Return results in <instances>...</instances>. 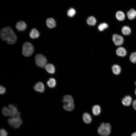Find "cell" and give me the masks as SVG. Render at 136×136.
<instances>
[{
  "label": "cell",
  "mask_w": 136,
  "mask_h": 136,
  "mask_svg": "<svg viewBox=\"0 0 136 136\" xmlns=\"http://www.w3.org/2000/svg\"><path fill=\"white\" fill-rule=\"evenodd\" d=\"M0 37L3 41H6L8 44L10 45L15 44L17 40L15 34L9 26L4 27L1 30Z\"/></svg>",
  "instance_id": "1"
},
{
  "label": "cell",
  "mask_w": 136,
  "mask_h": 136,
  "mask_svg": "<svg viewBox=\"0 0 136 136\" xmlns=\"http://www.w3.org/2000/svg\"><path fill=\"white\" fill-rule=\"evenodd\" d=\"M111 126L109 123H102L98 127L97 132L98 134L102 136H107L110 133Z\"/></svg>",
  "instance_id": "2"
},
{
  "label": "cell",
  "mask_w": 136,
  "mask_h": 136,
  "mask_svg": "<svg viewBox=\"0 0 136 136\" xmlns=\"http://www.w3.org/2000/svg\"><path fill=\"white\" fill-rule=\"evenodd\" d=\"M34 47L29 42H26L23 45L22 53L25 57H29L31 55L34 51Z\"/></svg>",
  "instance_id": "3"
},
{
  "label": "cell",
  "mask_w": 136,
  "mask_h": 136,
  "mask_svg": "<svg viewBox=\"0 0 136 136\" xmlns=\"http://www.w3.org/2000/svg\"><path fill=\"white\" fill-rule=\"evenodd\" d=\"M10 125L14 128H19L22 123V121L20 116L13 117L8 120Z\"/></svg>",
  "instance_id": "4"
},
{
  "label": "cell",
  "mask_w": 136,
  "mask_h": 136,
  "mask_svg": "<svg viewBox=\"0 0 136 136\" xmlns=\"http://www.w3.org/2000/svg\"><path fill=\"white\" fill-rule=\"evenodd\" d=\"M35 60L36 64L41 67H45L47 64V60L45 56L41 54L36 55Z\"/></svg>",
  "instance_id": "5"
},
{
  "label": "cell",
  "mask_w": 136,
  "mask_h": 136,
  "mask_svg": "<svg viewBox=\"0 0 136 136\" xmlns=\"http://www.w3.org/2000/svg\"><path fill=\"white\" fill-rule=\"evenodd\" d=\"M113 41L114 44L116 46L121 45L123 43V37L117 34H114L113 36Z\"/></svg>",
  "instance_id": "6"
},
{
  "label": "cell",
  "mask_w": 136,
  "mask_h": 136,
  "mask_svg": "<svg viewBox=\"0 0 136 136\" xmlns=\"http://www.w3.org/2000/svg\"><path fill=\"white\" fill-rule=\"evenodd\" d=\"M8 107L11 112L12 117L20 116V113L16 107L12 104L9 105Z\"/></svg>",
  "instance_id": "7"
},
{
  "label": "cell",
  "mask_w": 136,
  "mask_h": 136,
  "mask_svg": "<svg viewBox=\"0 0 136 136\" xmlns=\"http://www.w3.org/2000/svg\"><path fill=\"white\" fill-rule=\"evenodd\" d=\"M26 24L24 21H20L16 23V27L19 31H24L26 29Z\"/></svg>",
  "instance_id": "8"
},
{
  "label": "cell",
  "mask_w": 136,
  "mask_h": 136,
  "mask_svg": "<svg viewBox=\"0 0 136 136\" xmlns=\"http://www.w3.org/2000/svg\"><path fill=\"white\" fill-rule=\"evenodd\" d=\"M33 88L36 91L40 92H43L45 89L44 85L41 82H39L37 83L34 86Z\"/></svg>",
  "instance_id": "9"
},
{
  "label": "cell",
  "mask_w": 136,
  "mask_h": 136,
  "mask_svg": "<svg viewBox=\"0 0 136 136\" xmlns=\"http://www.w3.org/2000/svg\"><path fill=\"white\" fill-rule=\"evenodd\" d=\"M46 24L47 27L50 28L54 27L56 25L55 21L52 18H48L47 19Z\"/></svg>",
  "instance_id": "10"
},
{
  "label": "cell",
  "mask_w": 136,
  "mask_h": 136,
  "mask_svg": "<svg viewBox=\"0 0 136 136\" xmlns=\"http://www.w3.org/2000/svg\"><path fill=\"white\" fill-rule=\"evenodd\" d=\"M46 71L50 74H53L55 71L54 65L51 63L47 64L45 67Z\"/></svg>",
  "instance_id": "11"
},
{
  "label": "cell",
  "mask_w": 136,
  "mask_h": 136,
  "mask_svg": "<svg viewBox=\"0 0 136 136\" xmlns=\"http://www.w3.org/2000/svg\"><path fill=\"white\" fill-rule=\"evenodd\" d=\"M116 53L118 56L124 57L126 56L127 54L126 51L123 47H120L116 50Z\"/></svg>",
  "instance_id": "12"
},
{
  "label": "cell",
  "mask_w": 136,
  "mask_h": 136,
  "mask_svg": "<svg viewBox=\"0 0 136 136\" xmlns=\"http://www.w3.org/2000/svg\"><path fill=\"white\" fill-rule=\"evenodd\" d=\"M30 37L32 39H35L38 38L40 35L39 31L36 29H32L29 34Z\"/></svg>",
  "instance_id": "13"
},
{
  "label": "cell",
  "mask_w": 136,
  "mask_h": 136,
  "mask_svg": "<svg viewBox=\"0 0 136 136\" xmlns=\"http://www.w3.org/2000/svg\"><path fill=\"white\" fill-rule=\"evenodd\" d=\"M131 101V97L129 96H126L122 99V104L126 106H129L130 105Z\"/></svg>",
  "instance_id": "14"
},
{
  "label": "cell",
  "mask_w": 136,
  "mask_h": 136,
  "mask_svg": "<svg viewBox=\"0 0 136 136\" xmlns=\"http://www.w3.org/2000/svg\"><path fill=\"white\" fill-rule=\"evenodd\" d=\"M127 15L129 19H133L136 17V11L133 9H131L127 12Z\"/></svg>",
  "instance_id": "15"
},
{
  "label": "cell",
  "mask_w": 136,
  "mask_h": 136,
  "mask_svg": "<svg viewBox=\"0 0 136 136\" xmlns=\"http://www.w3.org/2000/svg\"><path fill=\"white\" fill-rule=\"evenodd\" d=\"M83 118L84 122L87 124L90 123L92 121V118L91 116L87 112L83 114Z\"/></svg>",
  "instance_id": "16"
},
{
  "label": "cell",
  "mask_w": 136,
  "mask_h": 136,
  "mask_svg": "<svg viewBox=\"0 0 136 136\" xmlns=\"http://www.w3.org/2000/svg\"><path fill=\"white\" fill-rule=\"evenodd\" d=\"M63 105V109L67 111H71L74 108V103L64 104Z\"/></svg>",
  "instance_id": "17"
},
{
  "label": "cell",
  "mask_w": 136,
  "mask_h": 136,
  "mask_svg": "<svg viewBox=\"0 0 136 136\" xmlns=\"http://www.w3.org/2000/svg\"><path fill=\"white\" fill-rule=\"evenodd\" d=\"M92 110L94 115L95 116L98 115L101 112L100 107L98 105H95L92 107Z\"/></svg>",
  "instance_id": "18"
},
{
  "label": "cell",
  "mask_w": 136,
  "mask_h": 136,
  "mask_svg": "<svg viewBox=\"0 0 136 136\" xmlns=\"http://www.w3.org/2000/svg\"><path fill=\"white\" fill-rule=\"evenodd\" d=\"M116 17L117 20L120 21L123 20L125 18V15L122 11H117L116 14Z\"/></svg>",
  "instance_id": "19"
},
{
  "label": "cell",
  "mask_w": 136,
  "mask_h": 136,
  "mask_svg": "<svg viewBox=\"0 0 136 136\" xmlns=\"http://www.w3.org/2000/svg\"><path fill=\"white\" fill-rule=\"evenodd\" d=\"M62 102L64 104L74 103L73 97L69 95H64L63 98Z\"/></svg>",
  "instance_id": "20"
},
{
  "label": "cell",
  "mask_w": 136,
  "mask_h": 136,
  "mask_svg": "<svg viewBox=\"0 0 136 136\" xmlns=\"http://www.w3.org/2000/svg\"><path fill=\"white\" fill-rule=\"evenodd\" d=\"M112 70L114 74L116 75L119 74L121 71L120 67L117 64H115L113 66Z\"/></svg>",
  "instance_id": "21"
},
{
  "label": "cell",
  "mask_w": 136,
  "mask_h": 136,
  "mask_svg": "<svg viewBox=\"0 0 136 136\" xmlns=\"http://www.w3.org/2000/svg\"><path fill=\"white\" fill-rule=\"evenodd\" d=\"M121 31L123 35H128L131 33V30L129 27L125 26L122 28Z\"/></svg>",
  "instance_id": "22"
},
{
  "label": "cell",
  "mask_w": 136,
  "mask_h": 136,
  "mask_svg": "<svg viewBox=\"0 0 136 136\" xmlns=\"http://www.w3.org/2000/svg\"><path fill=\"white\" fill-rule=\"evenodd\" d=\"M48 86L50 88L54 87L56 85V82L55 80L53 78L49 79L47 82Z\"/></svg>",
  "instance_id": "23"
},
{
  "label": "cell",
  "mask_w": 136,
  "mask_h": 136,
  "mask_svg": "<svg viewBox=\"0 0 136 136\" xmlns=\"http://www.w3.org/2000/svg\"><path fill=\"white\" fill-rule=\"evenodd\" d=\"M87 24L90 25H94L96 23V19L93 16H91L88 17L87 20Z\"/></svg>",
  "instance_id": "24"
},
{
  "label": "cell",
  "mask_w": 136,
  "mask_h": 136,
  "mask_svg": "<svg viewBox=\"0 0 136 136\" xmlns=\"http://www.w3.org/2000/svg\"><path fill=\"white\" fill-rule=\"evenodd\" d=\"M2 113L5 116H11V112L9 108L6 107H3L2 109Z\"/></svg>",
  "instance_id": "25"
},
{
  "label": "cell",
  "mask_w": 136,
  "mask_h": 136,
  "mask_svg": "<svg viewBox=\"0 0 136 136\" xmlns=\"http://www.w3.org/2000/svg\"><path fill=\"white\" fill-rule=\"evenodd\" d=\"M108 27V24L105 23H103L100 24L98 26V29L100 31L104 30L105 29Z\"/></svg>",
  "instance_id": "26"
},
{
  "label": "cell",
  "mask_w": 136,
  "mask_h": 136,
  "mask_svg": "<svg viewBox=\"0 0 136 136\" xmlns=\"http://www.w3.org/2000/svg\"><path fill=\"white\" fill-rule=\"evenodd\" d=\"M76 11L74 9L71 8L69 9L67 12V15L68 16L70 17H73L76 14Z\"/></svg>",
  "instance_id": "27"
},
{
  "label": "cell",
  "mask_w": 136,
  "mask_h": 136,
  "mask_svg": "<svg viewBox=\"0 0 136 136\" xmlns=\"http://www.w3.org/2000/svg\"><path fill=\"white\" fill-rule=\"evenodd\" d=\"M130 59L133 63H136V52L132 53L130 56Z\"/></svg>",
  "instance_id": "28"
},
{
  "label": "cell",
  "mask_w": 136,
  "mask_h": 136,
  "mask_svg": "<svg viewBox=\"0 0 136 136\" xmlns=\"http://www.w3.org/2000/svg\"><path fill=\"white\" fill-rule=\"evenodd\" d=\"M8 133L4 129H1L0 130V136H7Z\"/></svg>",
  "instance_id": "29"
},
{
  "label": "cell",
  "mask_w": 136,
  "mask_h": 136,
  "mask_svg": "<svg viewBox=\"0 0 136 136\" xmlns=\"http://www.w3.org/2000/svg\"><path fill=\"white\" fill-rule=\"evenodd\" d=\"M6 89L4 87L0 86V93L1 94H4L6 92Z\"/></svg>",
  "instance_id": "30"
},
{
  "label": "cell",
  "mask_w": 136,
  "mask_h": 136,
  "mask_svg": "<svg viewBox=\"0 0 136 136\" xmlns=\"http://www.w3.org/2000/svg\"><path fill=\"white\" fill-rule=\"evenodd\" d=\"M132 106L135 110H136V99L132 103Z\"/></svg>",
  "instance_id": "31"
},
{
  "label": "cell",
  "mask_w": 136,
  "mask_h": 136,
  "mask_svg": "<svg viewBox=\"0 0 136 136\" xmlns=\"http://www.w3.org/2000/svg\"><path fill=\"white\" fill-rule=\"evenodd\" d=\"M131 136H136V132L133 133L131 135Z\"/></svg>",
  "instance_id": "32"
},
{
  "label": "cell",
  "mask_w": 136,
  "mask_h": 136,
  "mask_svg": "<svg viewBox=\"0 0 136 136\" xmlns=\"http://www.w3.org/2000/svg\"><path fill=\"white\" fill-rule=\"evenodd\" d=\"M135 94L136 95V88L135 89Z\"/></svg>",
  "instance_id": "33"
},
{
  "label": "cell",
  "mask_w": 136,
  "mask_h": 136,
  "mask_svg": "<svg viewBox=\"0 0 136 136\" xmlns=\"http://www.w3.org/2000/svg\"><path fill=\"white\" fill-rule=\"evenodd\" d=\"M135 85H136V81L135 82Z\"/></svg>",
  "instance_id": "34"
}]
</instances>
